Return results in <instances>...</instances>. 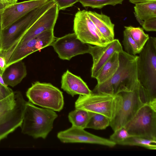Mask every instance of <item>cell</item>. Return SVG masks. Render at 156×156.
Listing matches in <instances>:
<instances>
[{
	"label": "cell",
	"mask_w": 156,
	"mask_h": 156,
	"mask_svg": "<svg viewBox=\"0 0 156 156\" xmlns=\"http://www.w3.org/2000/svg\"><path fill=\"white\" fill-rule=\"evenodd\" d=\"M134 13L140 20H145L156 18V0L135 4Z\"/></svg>",
	"instance_id": "cell-21"
},
{
	"label": "cell",
	"mask_w": 156,
	"mask_h": 156,
	"mask_svg": "<svg viewBox=\"0 0 156 156\" xmlns=\"http://www.w3.org/2000/svg\"><path fill=\"white\" fill-rule=\"evenodd\" d=\"M124 126L131 136L156 140V106L144 104Z\"/></svg>",
	"instance_id": "cell-8"
},
{
	"label": "cell",
	"mask_w": 156,
	"mask_h": 156,
	"mask_svg": "<svg viewBox=\"0 0 156 156\" xmlns=\"http://www.w3.org/2000/svg\"><path fill=\"white\" fill-rule=\"evenodd\" d=\"M125 29L129 32L131 37L137 44L140 51L148 40V34H145L143 28L131 26H125Z\"/></svg>",
	"instance_id": "cell-24"
},
{
	"label": "cell",
	"mask_w": 156,
	"mask_h": 156,
	"mask_svg": "<svg viewBox=\"0 0 156 156\" xmlns=\"http://www.w3.org/2000/svg\"><path fill=\"white\" fill-rule=\"evenodd\" d=\"M27 74L26 66L22 60L7 67L2 76L6 85L14 87L20 83Z\"/></svg>",
	"instance_id": "cell-19"
},
{
	"label": "cell",
	"mask_w": 156,
	"mask_h": 156,
	"mask_svg": "<svg viewBox=\"0 0 156 156\" xmlns=\"http://www.w3.org/2000/svg\"><path fill=\"white\" fill-rule=\"evenodd\" d=\"M18 0H0L1 3L5 7L17 2Z\"/></svg>",
	"instance_id": "cell-33"
},
{
	"label": "cell",
	"mask_w": 156,
	"mask_h": 156,
	"mask_svg": "<svg viewBox=\"0 0 156 156\" xmlns=\"http://www.w3.org/2000/svg\"><path fill=\"white\" fill-rule=\"evenodd\" d=\"M123 50L118 39H114L105 46H90L88 53L93 58V64L91 69V76L96 78L100 69L112 54Z\"/></svg>",
	"instance_id": "cell-15"
},
{
	"label": "cell",
	"mask_w": 156,
	"mask_h": 156,
	"mask_svg": "<svg viewBox=\"0 0 156 156\" xmlns=\"http://www.w3.org/2000/svg\"><path fill=\"white\" fill-rule=\"evenodd\" d=\"M122 43L124 51L127 53L136 55L140 52L137 44L132 38L128 31L126 29L123 31Z\"/></svg>",
	"instance_id": "cell-27"
},
{
	"label": "cell",
	"mask_w": 156,
	"mask_h": 156,
	"mask_svg": "<svg viewBox=\"0 0 156 156\" xmlns=\"http://www.w3.org/2000/svg\"><path fill=\"white\" fill-rule=\"evenodd\" d=\"M49 0H28L5 7L2 9L1 25L2 30Z\"/></svg>",
	"instance_id": "cell-13"
},
{
	"label": "cell",
	"mask_w": 156,
	"mask_h": 156,
	"mask_svg": "<svg viewBox=\"0 0 156 156\" xmlns=\"http://www.w3.org/2000/svg\"><path fill=\"white\" fill-rule=\"evenodd\" d=\"M29 101L44 108L59 112L64 105L62 92L50 83L37 81L26 93Z\"/></svg>",
	"instance_id": "cell-7"
},
{
	"label": "cell",
	"mask_w": 156,
	"mask_h": 156,
	"mask_svg": "<svg viewBox=\"0 0 156 156\" xmlns=\"http://www.w3.org/2000/svg\"><path fill=\"white\" fill-rule=\"evenodd\" d=\"M7 67V62L5 58L0 54V73L2 74Z\"/></svg>",
	"instance_id": "cell-32"
},
{
	"label": "cell",
	"mask_w": 156,
	"mask_h": 156,
	"mask_svg": "<svg viewBox=\"0 0 156 156\" xmlns=\"http://www.w3.org/2000/svg\"><path fill=\"white\" fill-rule=\"evenodd\" d=\"M143 89V88H142V89ZM142 91H143V90H142ZM143 97H144V96H143ZM154 105H156V104H154Z\"/></svg>",
	"instance_id": "cell-38"
},
{
	"label": "cell",
	"mask_w": 156,
	"mask_h": 156,
	"mask_svg": "<svg viewBox=\"0 0 156 156\" xmlns=\"http://www.w3.org/2000/svg\"><path fill=\"white\" fill-rule=\"evenodd\" d=\"M54 29L43 31L26 43L19 46L14 50L7 63V67L22 61L31 54L51 45L55 40Z\"/></svg>",
	"instance_id": "cell-11"
},
{
	"label": "cell",
	"mask_w": 156,
	"mask_h": 156,
	"mask_svg": "<svg viewBox=\"0 0 156 156\" xmlns=\"http://www.w3.org/2000/svg\"><path fill=\"white\" fill-rule=\"evenodd\" d=\"M27 102L19 91L0 101V142L21 126Z\"/></svg>",
	"instance_id": "cell-5"
},
{
	"label": "cell",
	"mask_w": 156,
	"mask_h": 156,
	"mask_svg": "<svg viewBox=\"0 0 156 156\" xmlns=\"http://www.w3.org/2000/svg\"><path fill=\"white\" fill-rule=\"evenodd\" d=\"M134 14L135 17H136V19L137 21L142 26L144 20H140L139 18H138V17L136 16V15L134 13Z\"/></svg>",
	"instance_id": "cell-37"
},
{
	"label": "cell",
	"mask_w": 156,
	"mask_h": 156,
	"mask_svg": "<svg viewBox=\"0 0 156 156\" xmlns=\"http://www.w3.org/2000/svg\"><path fill=\"white\" fill-rule=\"evenodd\" d=\"M57 117L55 111L38 108L27 102L20 126L21 132L34 138L45 139L52 130L54 122Z\"/></svg>",
	"instance_id": "cell-4"
},
{
	"label": "cell",
	"mask_w": 156,
	"mask_h": 156,
	"mask_svg": "<svg viewBox=\"0 0 156 156\" xmlns=\"http://www.w3.org/2000/svg\"><path fill=\"white\" fill-rule=\"evenodd\" d=\"M142 87H141V90H142ZM142 95H143V94H142Z\"/></svg>",
	"instance_id": "cell-40"
},
{
	"label": "cell",
	"mask_w": 156,
	"mask_h": 156,
	"mask_svg": "<svg viewBox=\"0 0 156 156\" xmlns=\"http://www.w3.org/2000/svg\"><path fill=\"white\" fill-rule=\"evenodd\" d=\"M139 54L137 77L143 87L145 102L156 104V38L149 37Z\"/></svg>",
	"instance_id": "cell-2"
},
{
	"label": "cell",
	"mask_w": 156,
	"mask_h": 156,
	"mask_svg": "<svg viewBox=\"0 0 156 156\" xmlns=\"http://www.w3.org/2000/svg\"><path fill=\"white\" fill-rule=\"evenodd\" d=\"M122 101L120 94L113 95L92 92L88 95H79L75 107L76 109L103 115L111 120L119 109Z\"/></svg>",
	"instance_id": "cell-6"
},
{
	"label": "cell",
	"mask_w": 156,
	"mask_h": 156,
	"mask_svg": "<svg viewBox=\"0 0 156 156\" xmlns=\"http://www.w3.org/2000/svg\"><path fill=\"white\" fill-rule=\"evenodd\" d=\"M55 4L52 0H49L2 30L0 41V54L5 58L7 63L30 27Z\"/></svg>",
	"instance_id": "cell-3"
},
{
	"label": "cell",
	"mask_w": 156,
	"mask_h": 156,
	"mask_svg": "<svg viewBox=\"0 0 156 156\" xmlns=\"http://www.w3.org/2000/svg\"><path fill=\"white\" fill-rule=\"evenodd\" d=\"M138 57L123 50L119 52V66L115 73L105 82L97 84L92 92L115 95L138 87L140 84L137 77Z\"/></svg>",
	"instance_id": "cell-1"
},
{
	"label": "cell",
	"mask_w": 156,
	"mask_h": 156,
	"mask_svg": "<svg viewBox=\"0 0 156 156\" xmlns=\"http://www.w3.org/2000/svg\"><path fill=\"white\" fill-rule=\"evenodd\" d=\"M57 137L63 143H84L97 144L113 147L116 144L110 140L90 133L84 129L72 126L58 132Z\"/></svg>",
	"instance_id": "cell-14"
},
{
	"label": "cell",
	"mask_w": 156,
	"mask_h": 156,
	"mask_svg": "<svg viewBox=\"0 0 156 156\" xmlns=\"http://www.w3.org/2000/svg\"><path fill=\"white\" fill-rule=\"evenodd\" d=\"M114 131L110 136L109 139L116 144L119 145L131 136L124 126L121 127Z\"/></svg>",
	"instance_id": "cell-28"
},
{
	"label": "cell",
	"mask_w": 156,
	"mask_h": 156,
	"mask_svg": "<svg viewBox=\"0 0 156 156\" xmlns=\"http://www.w3.org/2000/svg\"><path fill=\"white\" fill-rule=\"evenodd\" d=\"M139 87L133 90L120 93L122 96L121 104L110 121V126L114 131L124 126L144 104L140 96Z\"/></svg>",
	"instance_id": "cell-10"
},
{
	"label": "cell",
	"mask_w": 156,
	"mask_h": 156,
	"mask_svg": "<svg viewBox=\"0 0 156 156\" xmlns=\"http://www.w3.org/2000/svg\"><path fill=\"white\" fill-rule=\"evenodd\" d=\"M110 119L103 115L93 113L87 125L86 128L96 130L105 129L110 126Z\"/></svg>",
	"instance_id": "cell-25"
},
{
	"label": "cell",
	"mask_w": 156,
	"mask_h": 156,
	"mask_svg": "<svg viewBox=\"0 0 156 156\" xmlns=\"http://www.w3.org/2000/svg\"><path fill=\"white\" fill-rule=\"evenodd\" d=\"M125 0H79L84 7H90L93 9H101L108 5L115 6L122 4Z\"/></svg>",
	"instance_id": "cell-26"
},
{
	"label": "cell",
	"mask_w": 156,
	"mask_h": 156,
	"mask_svg": "<svg viewBox=\"0 0 156 156\" xmlns=\"http://www.w3.org/2000/svg\"><path fill=\"white\" fill-rule=\"evenodd\" d=\"M142 94H143V93H142ZM143 99H144V98H143Z\"/></svg>",
	"instance_id": "cell-39"
},
{
	"label": "cell",
	"mask_w": 156,
	"mask_h": 156,
	"mask_svg": "<svg viewBox=\"0 0 156 156\" xmlns=\"http://www.w3.org/2000/svg\"><path fill=\"white\" fill-rule=\"evenodd\" d=\"M142 26L147 31H156V18L144 20Z\"/></svg>",
	"instance_id": "cell-30"
},
{
	"label": "cell",
	"mask_w": 156,
	"mask_h": 156,
	"mask_svg": "<svg viewBox=\"0 0 156 156\" xmlns=\"http://www.w3.org/2000/svg\"><path fill=\"white\" fill-rule=\"evenodd\" d=\"M57 5L59 10H64L73 6L79 0H52Z\"/></svg>",
	"instance_id": "cell-29"
},
{
	"label": "cell",
	"mask_w": 156,
	"mask_h": 156,
	"mask_svg": "<svg viewBox=\"0 0 156 156\" xmlns=\"http://www.w3.org/2000/svg\"><path fill=\"white\" fill-rule=\"evenodd\" d=\"M88 15L101 34L109 42L114 39L115 24L110 17L102 13L87 11Z\"/></svg>",
	"instance_id": "cell-18"
},
{
	"label": "cell",
	"mask_w": 156,
	"mask_h": 156,
	"mask_svg": "<svg viewBox=\"0 0 156 156\" xmlns=\"http://www.w3.org/2000/svg\"><path fill=\"white\" fill-rule=\"evenodd\" d=\"M2 74L0 73V83L5 86H7L5 83L2 77Z\"/></svg>",
	"instance_id": "cell-36"
},
{
	"label": "cell",
	"mask_w": 156,
	"mask_h": 156,
	"mask_svg": "<svg viewBox=\"0 0 156 156\" xmlns=\"http://www.w3.org/2000/svg\"><path fill=\"white\" fill-rule=\"evenodd\" d=\"M59 11L57 5L55 4L31 26L19 46L26 43L44 31L54 29L58 17Z\"/></svg>",
	"instance_id": "cell-16"
},
{
	"label": "cell",
	"mask_w": 156,
	"mask_h": 156,
	"mask_svg": "<svg viewBox=\"0 0 156 156\" xmlns=\"http://www.w3.org/2000/svg\"><path fill=\"white\" fill-rule=\"evenodd\" d=\"M51 45L60 59L68 60L76 55L88 53L90 46L81 41L74 33L56 38Z\"/></svg>",
	"instance_id": "cell-12"
},
{
	"label": "cell",
	"mask_w": 156,
	"mask_h": 156,
	"mask_svg": "<svg viewBox=\"0 0 156 156\" xmlns=\"http://www.w3.org/2000/svg\"><path fill=\"white\" fill-rule=\"evenodd\" d=\"M5 7L0 2V41L1 39L2 29L1 25V14L2 9Z\"/></svg>",
	"instance_id": "cell-34"
},
{
	"label": "cell",
	"mask_w": 156,
	"mask_h": 156,
	"mask_svg": "<svg viewBox=\"0 0 156 156\" xmlns=\"http://www.w3.org/2000/svg\"><path fill=\"white\" fill-rule=\"evenodd\" d=\"M87 11L79 10L75 14L73 29L77 37L84 43L105 46L109 42L100 32L89 17Z\"/></svg>",
	"instance_id": "cell-9"
},
{
	"label": "cell",
	"mask_w": 156,
	"mask_h": 156,
	"mask_svg": "<svg viewBox=\"0 0 156 156\" xmlns=\"http://www.w3.org/2000/svg\"><path fill=\"white\" fill-rule=\"evenodd\" d=\"M119 145L138 146L150 150L156 149V140L137 136H131Z\"/></svg>",
	"instance_id": "cell-23"
},
{
	"label": "cell",
	"mask_w": 156,
	"mask_h": 156,
	"mask_svg": "<svg viewBox=\"0 0 156 156\" xmlns=\"http://www.w3.org/2000/svg\"><path fill=\"white\" fill-rule=\"evenodd\" d=\"M13 91L7 86H5L0 83V101L10 95Z\"/></svg>",
	"instance_id": "cell-31"
},
{
	"label": "cell",
	"mask_w": 156,
	"mask_h": 156,
	"mask_svg": "<svg viewBox=\"0 0 156 156\" xmlns=\"http://www.w3.org/2000/svg\"><path fill=\"white\" fill-rule=\"evenodd\" d=\"M93 112L81 109H76L70 112L68 117L72 126L83 129L86 128L88 122Z\"/></svg>",
	"instance_id": "cell-22"
},
{
	"label": "cell",
	"mask_w": 156,
	"mask_h": 156,
	"mask_svg": "<svg viewBox=\"0 0 156 156\" xmlns=\"http://www.w3.org/2000/svg\"><path fill=\"white\" fill-rule=\"evenodd\" d=\"M119 66V52H114L103 65L96 78L97 84L103 83L115 73Z\"/></svg>",
	"instance_id": "cell-20"
},
{
	"label": "cell",
	"mask_w": 156,
	"mask_h": 156,
	"mask_svg": "<svg viewBox=\"0 0 156 156\" xmlns=\"http://www.w3.org/2000/svg\"><path fill=\"white\" fill-rule=\"evenodd\" d=\"M61 83L62 89L72 97L77 94L88 95L92 93V91L80 77L68 70L62 75Z\"/></svg>",
	"instance_id": "cell-17"
},
{
	"label": "cell",
	"mask_w": 156,
	"mask_h": 156,
	"mask_svg": "<svg viewBox=\"0 0 156 156\" xmlns=\"http://www.w3.org/2000/svg\"><path fill=\"white\" fill-rule=\"evenodd\" d=\"M156 0H129L130 2L133 4H136L137 3H141L151 1H155Z\"/></svg>",
	"instance_id": "cell-35"
}]
</instances>
